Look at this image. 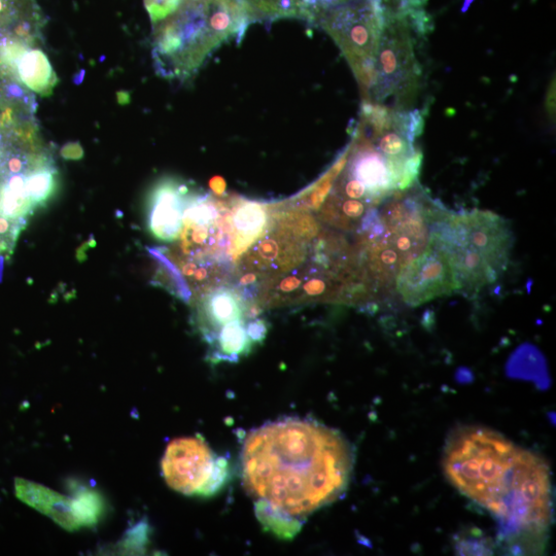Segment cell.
I'll return each mask as SVG.
<instances>
[{
    "mask_svg": "<svg viewBox=\"0 0 556 556\" xmlns=\"http://www.w3.org/2000/svg\"><path fill=\"white\" fill-rule=\"evenodd\" d=\"M162 474L172 490L186 496H212L228 477V462L200 437L173 440L165 450Z\"/></svg>",
    "mask_w": 556,
    "mask_h": 556,
    "instance_id": "obj_6",
    "label": "cell"
},
{
    "mask_svg": "<svg viewBox=\"0 0 556 556\" xmlns=\"http://www.w3.org/2000/svg\"><path fill=\"white\" fill-rule=\"evenodd\" d=\"M428 0H387V19L371 86L363 101L398 111L413 110L421 94L422 44L433 29Z\"/></svg>",
    "mask_w": 556,
    "mask_h": 556,
    "instance_id": "obj_3",
    "label": "cell"
},
{
    "mask_svg": "<svg viewBox=\"0 0 556 556\" xmlns=\"http://www.w3.org/2000/svg\"><path fill=\"white\" fill-rule=\"evenodd\" d=\"M211 188L217 195H222L225 192L226 184L222 178H214L211 181Z\"/></svg>",
    "mask_w": 556,
    "mask_h": 556,
    "instance_id": "obj_21",
    "label": "cell"
},
{
    "mask_svg": "<svg viewBox=\"0 0 556 556\" xmlns=\"http://www.w3.org/2000/svg\"><path fill=\"white\" fill-rule=\"evenodd\" d=\"M182 3L183 0H145V7L152 22L158 23L176 13Z\"/></svg>",
    "mask_w": 556,
    "mask_h": 556,
    "instance_id": "obj_18",
    "label": "cell"
},
{
    "mask_svg": "<svg viewBox=\"0 0 556 556\" xmlns=\"http://www.w3.org/2000/svg\"><path fill=\"white\" fill-rule=\"evenodd\" d=\"M442 463L447 480L498 520L506 544L543 542L552 519V483L542 457L498 432L470 426L448 437Z\"/></svg>",
    "mask_w": 556,
    "mask_h": 556,
    "instance_id": "obj_2",
    "label": "cell"
},
{
    "mask_svg": "<svg viewBox=\"0 0 556 556\" xmlns=\"http://www.w3.org/2000/svg\"><path fill=\"white\" fill-rule=\"evenodd\" d=\"M117 99L121 106H126L130 103V94L127 91H120L117 93Z\"/></svg>",
    "mask_w": 556,
    "mask_h": 556,
    "instance_id": "obj_22",
    "label": "cell"
},
{
    "mask_svg": "<svg viewBox=\"0 0 556 556\" xmlns=\"http://www.w3.org/2000/svg\"><path fill=\"white\" fill-rule=\"evenodd\" d=\"M190 187L178 180L165 179L152 190L148 203V227L166 242L176 241L181 233Z\"/></svg>",
    "mask_w": 556,
    "mask_h": 556,
    "instance_id": "obj_8",
    "label": "cell"
},
{
    "mask_svg": "<svg viewBox=\"0 0 556 556\" xmlns=\"http://www.w3.org/2000/svg\"><path fill=\"white\" fill-rule=\"evenodd\" d=\"M252 8L257 19L269 21L287 18L305 20V0H245Z\"/></svg>",
    "mask_w": 556,
    "mask_h": 556,
    "instance_id": "obj_15",
    "label": "cell"
},
{
    "mask_svg": "<svg viewBox=\"0 0 556 556\" xmlns=\"http://www.w3.org/2000/svg\"><path fill=\"white\" fill-rule=\"evenodd\" d=\"M396 289L409 306H420L462 290L448 254L430 236L425 251L405 264L396 276Z\"/></svg>",
    "mask_w": 556,
    "mask_h": 556,
    "instance_id": "obj_7",
    "label": "cell"
},
{
    "mask_svg": "<svg viewBox=\"0 0 556 556\" xmlns=\"http://www.w3.org/2000/svg\"><path fill=\"white\" fill-rule=\"evenodd\" d=\"M440 219L431 236L453 262L462 288L478 290L495 283L509 263L513 237L508 223L477 210Z\"/></svg>",
    "mask_w": 556,
    "mask_h": 556,
    "instance_id": "obj_4",
    "label": "cell"
},
{
    "mask_svg": "<svg viewBox=\"0 0 556 556\" xmlns=\"http://www.w3.org/2000/svg\"><path fill=\"white\" fill-rule=\"evenodd\" d=\"M60 154L65 160H81L84 158V149L79 142H72L62 147Z\"/></svg>",
    "mask_w": 556,
    "mask_h": 556,
    "instance_id": "obj_20",
    "label": "cell"
},
{
    "mask_svg": "<svg viewBox=\"0 0 556 556\" xmlns=\"http://www.w3.org/2000/svg\"><path fill=\"white\" fill-rule=\"evenodd\" d=\"M354 453L337 431L287 419L253 431L243 444L241 475L262 524L293 536L303 521L349 486Z\"/></svg>",
    "mask_w": 556,
    "mask_h": 556,
    "instance_id": "obj_1",
    "label": "cell"
},
{
    "mask_svg": "<svg viewBox=\"0 0 556 556\" xmlns=\"http://www.w3.org/2000/svg\"><path fill=\"white\" fill-rule=\"evenodd\" d=\"M19 82L43 97H49L59 79L48 56L39 49L28 50L17 64Z\"/></svg>",
    "mask_w": 556,
    "mask_h": 556,
    "instance_id": "obj_12",
    "label": "cell"
},
{
    "mask_svg": "<svg viewBox=\"0 0 556 556\" xmlns=\"http://www.w3.org/2000/svg\"><path fill=\"white\" fill-rule=\"evenodd\" d=\"M494 545L490 538L471 534L461 537L457 543V551L463 555L492 554Z\"/></svg>",
    "mask_w": 556,
    "mask_h": 556,
    "instance_id": "obj_16",
    "label": "cell"
},
{
    "mask_svg": "<svg viewBox=\"0 0 556 556\" xmlns=\"http://www.w3.org/2000/svg\"><path fill=\"white\" fill-rule=\"evenodd\" d=\"M15 493L21 502L50 517L62 529L68 532L81 530L75 516L72 497L61 495L47 486L23 478L15 479Z\"/></svg>",
    "mask_w": 556,
    "mask_h": 556,
    "instance_id": "obj_9",
    "label": "cell"
},
{
    "mask_svg": "<svg viewBox=\"0 0 556 556\" xmlns=\"http://www.w3.org/2000/svg\"><path fill=\"white\" fill-rule=\"evenodd\" d=\"M68 489L80 528L96 527L107 511L106 500L98 491L78 481H69Z\"/></svg>",
    "mask_w": 556,
    "mask_h": 556,
    "instance_id": "obj_13",
    "label": "cell"
},
{
    "mask_svg": "<svg viewBox=\"0 0 556 556\" xmlns=\"http://www.w3.org/2000/svg\"><path fill=\"white\" fill-rule=\"evenodd\" d=\"M25 186L34 210L44 206L58 187V173L53 163L31 170L26 176Z\"/></svg>",
    "mask_w": 556,
    "mask_h": 556,
    "instance_id": "obj_14",
    "label": "cell"
},
{
    "mask_svg": "<svg viewBox=\"0 0 556 556\" xmlns=\"http://www.w3.org/2000/svg\"><path fill=\"white\" fill-rule=\"evenodd\" d=\"M347 2H350V0H305V20L312 24H318L324 14Z\"/></svg>",
    "mask_w": 556,
    "mask_h": 556,
    "instance_id": "obj_19",
    "label": "cell"
},
{
    "mask_svg": "<svg viewBox=\"0 0 556 556\" xmlns=\"http://www.w3.org/2000/svg\"><path fill=\"white\" fill-rule=\"evenodd\" d=\"M246 305L232 289L216 288L204 295L199 306L198 322L205 340L210 344L229 324L246 320Z\"/></svg>",
    "mask_w": 556,
    "mask_h": 556,
    "instance_id": "obj_10",
    "label": "cell"
},
{
    "mask_svg": "<svg viewBox=\"0 0 556 556\" xmlns=\"http://www.w3.org/2000/svg\"><path fill=\"white\" fill-rule=\"evenodd\" d=\"M387 19V0H350L320 19V25L340 49L366 96Z\"/></svg>",
    "mask_w": 556,
    "mask_h": 556,
    "instance_id": "obj_5",
    "label": "cell"
},
{
    "mask_svg": "<svg viewBox=\"0 0 556 556\" xmlns=\"http://www.w3.org/2000/svg\"><path fill=\"white\" fill-rule=\"evenodd\" d=\"M148 543V525L145 521L139 523L134 528L130 529L123 540L120 543V546L126 552H138V551H145V546Z\"/></svg>",
    "mask_w": 556,
    "mask_h": 556,
    "instance_id": "obj_17",
    "label": "cell"
},
{
    "mask_svg": "<svg viewBox=\"0 0 556 556\" xmlns=\"http://www.w3.org/2000/svg\"><path fill=\"white\" fill-rule=\"evenodd\" d=\"M9 38L8 33L5 29L0 28V44Z\"/></svg>",
    "mask_w": 556,
    "mask_h": 556,
    "instance_id": "obj_23",
    "label": "cell"
},
{
    "mask_svg": "<svg viewBox=\"0 0 556 556\" xmlns=\"http://www.w3.org/2000/svg\"><path fill=\"white\" fill-rule=\"evenodd\" d=\"M233 256L245 253L268 227L266 206L253 201L237 202L232 212Z\"/></svg>",
    "mask_w": 556,
    "mask_h": 556,
    "instance_id": "obj_11",
    "label": "cell"
}]
</instances>
